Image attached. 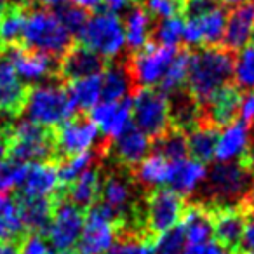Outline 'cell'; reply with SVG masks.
<instances>
[{"mask_svg":"<svg viewBox=\"0 0 254 254\" xmlns=\"http://www.w3.org/2000/svg\"><path fill=\"white\" fill-rule=\"evenodd\" d=\"M68 96L73 101L75 108L92 110L103 99L101 94V73L73 80L68 84Z\"/></svg>","mask_w":254,"mask_h":254,"instance_id":"e575fe53","label":"cell"},{"mask_svg":"<svg viewBox=\"0 0 254 254\" xmlns=\"http://www.w3.org/2000/svg\"><path fill=\"white\" fill-rule=\"evenodd\" d=\"M28 164H18L14 160H2L0 162V197H7L14 187H19L25 178Z\"/></svg>","mask_w":254,"mask_h":254,"instance_id":"b9f144b4","label":"cell"},{"mask_svg":"<svg viewBox=\"0 0 254 254\" xmlns=\"http://www.w3.org/2000/svg\"><path fill=\"white\" fill-rule=\"evenodd\" d=\"M216 145H218V127L207 122H200L188 132L187 146L190 159L200 164L211 162L214 159Z\"/></svg>","mask_w":254,"mask_h":254,"instance_id":"f1b7e54d","label":"cell"},{"mask_svg":"<svg viewBox=\"0 0 254 254\" xmlns=\"http://www.w3.org/2000/svg\"><path fill=\"white\" fill-rule=\"evenodd\" d=\"M18 247L19 254H51L46 239L42 235H35V233H26L18 242Z\"/></svg>","mask_w":254,"mask_h":254,"instance_id":"bcb514c9","label":"cell"},{"mask_svg":"<svg viewBox=\"0 0 254 254\" xmlns=\"http://www.w3.org/2000/svg\"><path fill=\"white\" fill-rule=\"evenodd\" d=\"M23 110L33 124L54 131V127L73 119L77 108L66 89L58 84H40L28 91Z\"/></svg>","mask_w":254,"mask_h":254,"instance_id":"277c9868","label":"cell"},{"mask_svg":"<svg viewBox=\"0 0 254 254\" xmlns=\"http://www.w3.org/2000/svg\"><path fill=\"white\" fill-rule=\"evenodd\" d=\"M239 247L242 254H254V216L247 219L246 225H244Z\"/></svg>","mask_w":254,"mask_h":254,"instance_id":"681fc988","label":"cell"},{"mask_svg":"<svg viewBox=\"0 0 254 254\" xmlns=\"http://www.w3.org/2000/svg\"><path fill=\"white\" fill-rule=\"evenodd\" d=\"M219 5L218 0H183V12L187 19L198 18Z\"/></svg>","mask_w":254,"mask_h":254,"instance_id":"c3c4849f","label":"cell"},{"mask_svg":"<svg viewBox=\"0 0 254 254\" xmlns=\"http://www.w3.org/2000/svg\"><path fill=\"white\" fill-rule=\"evenodd\" d=\"M71 5L75 7H80L84 11H92V9H98L99 4H101V0H68Z\"/></svg>","mask_w":254,"mask_h":254,"instance_id":"f5cc1de1","label":"cell"},{"mask_svg":"<svg viewBox=\"0 0 254 254\" xmlns=\"http://www.w3.org/2000/svg\"><path fill=\"white\" fill-rule=\"evenodd\" d=\"M5 153H7V134L0 132V162L5 157Z\"/></svg>","mask_w":254,"mask_h":254,"instance_id":"6f0895ef","label":"cell"},{"mask_svg":"<svg viewBox=\"0 0 254 254\" xmlns=\"http://www.w3.org/2000/svg\"><path fill=\"white\" fill-rule=\"evenodd\" d=\"M188 66H190V53L188 51H181L176 53L173 63L169 64L166 75H164L162 82H160V89L164 94H174V92L181 91L183 84H187L188 77Z\"/></svg>","mask_w":254,"mask_h":254,"instance_id":"d590c367","label":"cell"},{"mask_svg":"<svg viewBox=\"0 0 254 254\" xmlns=\"http://www.w3.org/2000/svg\"><path fill=\"white\" fill-rule=\"evenodd\" d=\"M60 185L56 166L51 162H37L26 166L25 178L19 187L23 197L54 198L60 195Z\"/></svg>","mask_w":254,"mask_h":254,"instance_id":"ffe728a7","label":"cell"},{"mask_svg":"<svg viewBox=\"0 0 254 254\" xmlns=\"http://www.w3.org/2000/svg\"><path fill=\"white\" fill-rule=\"evenodd\" d=\"M187 244H205L214 237V219L212 211L202 204H193L185 209V214L180 221Z\"/></svg>","mask_w":254,"mask_h":254,"instance_id":"603a6c76","label":"cell"},{"mask_svg":"<svg viewBox=\"0 0 254 254\" xmlns=\"http://www.w3.org/2000/svg\"><path fill=\"white\" fill-rule=\"evenodd\" d=\"M254 37V5L244 4L235 7L226 18L225 37H223V46L225 49L240 51L242 47L249 46Z\"/></svg>","mask_w":254,"mask_h":254,"instance_id":"7402d4cb","label":"cell"},{"mask_svg":"<svg viewBox=\"0 0 254 254\" xmlns=\"http://www.w3.org/2000/svg\"><path fill=\"white\" fill-rule=\"evenodd\" d=\"M82 46L101 58H117L126 47V33L120 18L113 12H98L87 19L80 32Z\"/></svg>","mask_w":254,"mask_h":254,"instance_id":"52a82bcc","label":"cell"},{"mask_svg":"<svg viewBox=\"0 0 254 254\" xmlns=\"http://www.w3.org/2000/svg\"><path fill=\"white\" fill-rule=\"evenodd\" d=\"M56 14L60 18V21L63 23V26L73 35H80V32L84 30L85 23H87L89 16L87 11L80 7H75L71 4H61L60 7L56 9Z\"/></svg>","mask_w":254,"mask_h":254,"instance_id":"7bdbcfd3","label":"cell"},{"mask_svg":"<svg viewBox=\"0 0 254 254\" xmlns=\"http://www.w3.org/2000/svg\"><path fill=\"white\" fill-rule=\"evenodd\" d=\"M98 127L85 117H73L68 122L61 124L58 131L54 129V143H56V153L64 157L80 155V153L91 152L98 139Z\"/></svg>","mask_w":254,"mask_h":254,"instance_id":"7c38bea8","label":"cell"},{"mask_svg":"<svg viewBox=\"0 0 254 254\" xmlns=\"http://www.w3.org/2000/svg\"><path fill=\"white\" fill-rule=\"evenodd\" d=\"M214 219V237L216 242L223 244L225 247H239L240 237L246 225V214L244 209L239 207H219L216 212H212Z\"/></svg>","mask_w":254,"mask_h":254,"instance_id":"4316f807","label":"cell"},{"mask_svg":"<svg viewBox=\"0 0 254 254\" xmlns=\"http://www.w3.org/2000/svg\"><path fill=\"white\" fill-rule=\"evenodd\" d=\"M251 148L253 146H251L249 127L242 120H235L221 127V132H218L214 159L218 160V164L242 162Z\"/></svg>","mask_w":254,"mask_h":254,"instance_id":"e0dca14e","label":"cell"},{"mask_svg":"<svg viewBox=\"0 0 254 254\" xmlns=\"http://www.w3.org/2000/svg\"><path fill=\"white\" fill-rule=\"evenodd\" d=\"M94 160H96L94 152H85V153H80V155L64 157V159L60 162V166L56 167L60 183L71 185L77 178H80L85 171L91 169Z\"/></svg>","mask_w":254,"mask_h":254,"instance_id":"f35d334b","label":"cell"},{"mask_svg":"<svg viewBox=\"0 0 254 254\" xmlns=\"http://www.w3.org/2000/svg\"><path fill=\"white\" fill-rule=\"evenodd\" d=\"M239 115L244 124H254V91H249L242 96Z\"/></svg>","mask_w":254,"mask_h":254,"instance_id":"f907efd6","label":"cell"},{"mask_svg":"<svg viewBox=\"0 0 254 254\" xmlns=\"http://www.w3.org/2000/svg\"><path fill=\"white\" fill-rule=\"evenodd\" d=\"M171 127L178 131H191L202 120V106L187 89L171 94L169 98Z\"/></svg>","mask_w":254,"mask_h":254,"instance_id":"484cf974","label":"cell"},{"mask_svg":"<svg viewBox=\"0 0 254 254\" xmlns=\"http://www.w3.org/2000/svg\"><path fill=\"white\" fill-rule=\"evenodd\" d=\"M5 60L12 64L14 71L21 82H44L49 80L51 77L58 73V64L54 58L47 56V54L37 53V51H30L26 47H12L7 51Z\"/></svg>","mask_w":254,"mask_h":254,"instance_id":"9a60e30c","label":"cell"},{"mask_svg":"<svg viewBox=\"0 0 254 254\" xmlns=\"http://www.w3.org/2000/svg\"><path fill=\"white\" fill-rule=\"evenodd\" d=\"M54 254H77V253H73V251H56Z\"/></svg>","mask_w":254,"mask_h":254,"instance_id":"94428289","label":"cell"},{"mask_svg":"<svg viewBox=\"0 0 254 254\" xmlns=\"http://www.w3.org/2000/svg\"><path fill=\"white\" fill-rule=\"evenodd\" d=\"M253 39H254V37H253Z\"/></svg>","mask_w":254,"mask_h":254,"instance_id":"be15d7a7","label":"cell"},{"mask_svg":"<svg viewBox=\"0 0 254 254\" xmlns=\"http://www.w3.org/2000/svg\"><path fill=\"white\" fill-rule=\"evenodd\" d=\"M5 5H7V2H5V0H0V14H2V11L5 9Z\"/></svg>","mask_w":254,"mask_h":254,"instance_id":"91938a15","label":"cell"},{"mask_svg":"<svg viewBox=\"0 0 254 254\" xmlns=\"http://www.w3.org/2000/svg\"><path fill=\"white\" fill-rule=\"evenodd\" d=\"M134 87L126 64H110L101 73L103 101H122Z\"/></svg>","mask_w":254,"mask_h":254,"instance_id":"1f68e13d","label":"cell"},{"mask_svg":"<svg viewBox=\"0 0 254 254\" xmlns=\"http://www.w3.org/2000/svg\"><path fill=\"white\" fill-rule=\"evenodd\" d=\"M7 153L18 164L49 162L56 155L54 131L28 119L19 120L7 132Z\"/></svg>","mask_w":254,"mask_h":254,"instance_id":"3957f363","label":"cell"},{"mask_svg":"<svg viewBox=\"0 0 254 254\" xmlns=\"http://www.w3.org/2000/svg\"><path fill=\"white\" fill-rule=\"evenodd\" d=\"M226 11L218 5L212 11L185 21L183 42L190 47H216L223 42L226 28Z\"/></svg>","mask_w":254,"mask_h":254,"instance_id":"4fadbf2b","label":"cell"},{"mask_svg":"<svg viewBox=\"0 0 254 254\" xmlns=\"http://www.w3.org/2000/svg\"><path fill=\"white\" fill-rule=\"evenodd\" d=\"M183 197L169 188H159L152 191L143 209V232L150 240L180 225L185 214Z\"/></svg>","mask_w":254,"mask_h":254,"instance_id":"8992f818","label":"cell"},{"mask_svg":"<svg viewBox=\"0 0 254 254\" xmlns=\"http://www.w3.org/2000/svg\"><path fill=\"white\" fill-rule=\"evenodd\" d=\"M233 75L232 53L225 47H202L190 54L187 91L200 105L207 103Z\"/></svg>","mask_w":254,"mask_h":254,"instance_id":"6da1fadb","label":"cell"},{"mask_svg":"<svg viewBox=\"0 0 254 254\" xmlns=\"http://www.w3.org/2000/svg\"><path fill=\"white\" fill-rule=\"evenodd\" d=\"M23 42L30 51L63 58L71 49V33L63 26L56 12L46 7H33L26 14Z\"/></svg>","mask_w":254,"mask_h":254,"instance_id":"7a4b0ae2","label":"cell"},{"mask_svg":"<svg viewBox=\"0 0 254 254\" xmlns=\"http://www.w3.org/2000/svg\"><path fill=\"white\" fill-rule=\"evenodd\" d=\"M171 162L159 153L148 155L141 164L136 166V180L146 188H157L169 183Z\"/></svg>","mask_w":254,"mask_h":254,"instance_id":"836d02e7","label":"cell"},{"mask_svg":"<svg viewBox=\"0 0 254 254\" xmlns=\"http://www.w3.org/2000/svg\"><path fill=\"white\" fill-rule=\"evenodd\" d=\"M207 180V167L193 159H181L171 162L169 174V190L176 191L178 195H191L204 181Z\"/></svg>","mask_w":254,"mask_h":254,"instance_id":"cb8c5ba5","label":"cell"},{"mask_svg":"<svg viewBox=\"0 0 254 254\" xmlns=\"http://www.w3.org/2000/svg\"><path fill=\"white\" fill-rule=\"evenodd\" d=\"M39 7H46V9H51V7H60L63 4V0H35Z\"/></svg>","mask_w":254,"mask_h":254,"instance_id":"9f6ffc18","label":"cell"},{"mask_svg":"<svg viewBox=\"0 0 254 254\" xmlns=\"http://www.w3.org/2000/svg\"><path fill=\"white\" fill-rule=\"evenodd\" d=\"M26 235L18 202L11 197H0V242L18 244Z\"/></svg>","mask_w":254,"mask_h":254,"instance_id":"d6a6232c","label":"cell"},{"mask_svg":"<svg viewBox=\"0 0 254 254\" xmlns=\"http://www.w3.org/2000/svg\"><path fill=\"white\" fill-rule=\"evenodd\" d=\"M253 5H254V0H253Z\"/></svg>","mask_w":254,"mask_h":254,"instance_id":"6125c7cd","label":"cell"},{"mask_svg":"<svg viewBox=\"0 0 254 254\" xmlns=\"http://www.w3.org/2000/svg\"><path fill=\"white\" fill-rule=\"evenodd\" d=\"M124 230L122 219L105 204H94L85 214V225L77 242V254H105Z\"/></svg>","mask_w":254,"mask_h":254,"instance_id":"5b68a950","label":"cell"},{"mask_svg":"<svg viewBox=\"0 0 254 254\" xmlns=\"http://www.w3.org/2000/svg\"><path fill=\"white\" fill-rule=\"evenodd\" d=\"M237 87L244 91H254V44L242 47L237 51V56L233 58V75Z\"/></svg>","mask_w":254,"mask_h":254,"instance_id":"8d00e7d4","label":"cell"},{"mask_svg":"<svg viewBox=\"0 0 254 254\" xmlns=\"http://www.w3.org/2000/svg\"><path fill=\"white\" fill-rule=\"evenodd\" d=\"M103 68H105V61L101 56L84 46H71V49L61 58V63L58 64V75L64 80L73 82L99 75Z\"/></svg>","mask_w":254,"mask_h":254,"instance_id":"d6986e66","label":"cell"},{"mask_svg":"<svg viewBox=\"0 0 254 254\" xmlns=\"http://www.w3.org/2000/svg\"><path fill=\"white\" fill-rule=\"evenodd\" d=\"M54 198H39V197H23L18 200L19 214L26 233L42 235L47 233L54 212Z\"/></svg>","mask_w":254,"mask_h":254,"instance_id":"d4e9b609","label":"cell"},{"mask_svg":"<svg viewBox=\"0 0 254 254\" xmlns=\"http://www.w3.org/2000/svg\"><path fill=\"white\" fill-rule=\"evenodd\" d=\"M181 254H233L232 249L225 247L216 240H209L205 244H185Z\"/></svg>","mask_w":254,"mask_h":254,"instance_id":"7dc6e473","label":"cell"},{"mask_svg":"<svg viewBox=\"0 0 254 254\" xmlns=\"http://www.w3.org/2000/svg\"><path fill=\"white\" fill-rule=\"evenodd\" d=\"M183 30H185V21L180 16H176V18L162 19L157 25L153 35H155V40L159 46L176 49L183 42Z\"/></svg>","mask_w":254,"mask_h":254,"instance_id":"60d3db41","label":"cell"},{"mask_svg":"<svg viewBox=\"0 0 254 254\" xmlns=\"http://www.w3.org/2000/svg\"><path fill=\"white\" fill-rule=\"evenodd\" d=\"M0 254H19L18 244H12V242H0Z\"/></svg>","mask_w":254,"mask_h":254,"instance_id":"11a10c76","label":"cell"},{"mask_svg":"<svg viewBox=\"0 0 254 254\" xmlns=\"http://www.w3.org/2000/svg\"><path fill=\"white\" fill-rule=\"evenodd\" d=\"M242 205H244V212L249 211L254 214V181H253V185H251L249 191L246 193V197L242 198Z\"/></svg>","mask_w":254,"mask_h":254,"instance_id":"db71d44e","label":"cell"},{"mask_svg":"<svg viewBox=\"0 0 254 254\" xmlns=\"http://www.w3.org/2000/svg\"><path fill=\"white\" fill-rule=\"evenodd\" d=\"M101 185L103 180L99 171L91 167L80 178H77L73 183L68 185L66 200H70L71 204H75L80 209L92 207L101 193Z\"/></svg>","mask_w":254,"mask_h":254,"instance_id":"f546056e","label":"cell"},{"mask_svg":"<svg viewBox=\"0 0 254 254\" xmlns=\"http://www.w3.org/2000/svg\"><path fill=\"white\" fill-rule=\"evenodd\" d=\"M145 11L153 18L169 19L183 12V0H145Z\"/></svg>","mask_w":254,"mask_h":254,"instance_id":"f6af8a7d","label":"cell"},{"mask_svg":"<svg viewBox=\"0 0 254 254\" xmlns=\"http://www.w3.org/2000/svg\"><path fill=\"white\" fill-rule=\"evenodd\" d=\"M153 253V240L138 233H120L117 242L105 254H150Z\"/></svg>","mask_w":254,"mask_h":254,"instance_id":"ab89813d","label":"cell"},{"mask_svg":"<svg viewBox=\"0 0 254 254\" xmlns=\"http://www.w3.org/2000/svg\"><path fill=\"white\" fill-rule=\"evenodd\" d=\"M124 33H126V44L132 51H139L148 46L150 35H152V16L145 11L143 5H134L126 14Z\"/></svg>","mask_w":254,"mask_h":254,"instance_id":"4dcf8cb0","label":"cell"},{"mask_svg":"<svg viewBox=\"0 0 254 254\" xmlns=\"http://www.w3.org/2000/svg\"><path fill=\"white\" fill-rule=\"evenodd\" d=\"M28 5L25 4H7L0 14V49L9 51L18 47L23 40Z\"/></svg>","mask_w":254,"mask_h":254,"instance_id":"83f0119b","label":"cell"},{"mask_svg":"<svg viewBox=\"0 0 254 254\" xmlns=\"http://www.w3.org/2000/svg\"><path fill=\"white\" fill-rule=\"evenodd\" d=\"M132 101V122L148 138H160L171 129L169 96L159 89H138Z\"/></svg>","mask_w":254,"mask_h":254,"instance_id":"ba28073f","label":"cell"},{"mask_svg":"<svg viewBox=\"0 0 254 254\" xmlns=\"http://www.w3.org/2000/svg\"><path fill=\"white\" fill-rule=\"evenodd\" d=\"M28 89L18 77L12 64L5 58L0 60V120L9 119L23 112Z\"/></svg>","mask_w":254,"mask_h":254,"instance_id":"2e32d148","label":"cell"},{"mask_svg":"<svg viewBox=\"0 0 254 254\" xmlns=\"http://www.w3.org/2000/svg\"><path fill=\"white\" fill-rule=\"evenodd\" d=\"M218 2L225 5V7H232V9L240 7V5L247 4V0H218Z\"/></svg>","mask_w":254,"mask_h":254,"instance_id":"680465c9","label":"cell"},{"mask_svg":"<svg viewBox=\"0 0 254 254\" xmlns=\"http://www.w3.org/2000/svg\"><path fill=\"white\" fill-rule=\"evenodd\" d=\"M84 225V209L71 204L63 195H58L54 202L53 219L47 230V239L51 246L56 251H70V247H73L80 239Z\"/></svg>","mask_w":254,"mask_h":254,"instance_id":"30bf717a","label":"cell"},{"mask_svg":"<svg viewBox=\"0 0 254 254\" xmlns=\"http://www.w3.org/2000/svg\"><path fill=\"white\" fill-rule=\"evenodd\" d=\"M91 122L106 136V143L113 141L132 126V101L129 98L122 101L101 99L91 110Z\"/></svg>","mask_w":254,"mask_h":254,"instance_id":"5bb4252c","label":"cell"},{"mask_svg":"<svg viewBox=\"0 0 254 254\" xmlns=\"http://www.w3.org/2000/svg\"><path fill=\"white\" fill-rule=\"evenodd\" d=\"M106 148H112V153L120 164L129 167H136L148 157L152 148L150 138L132 124L127 131H124L119 138L106 143Z\"/></svg>","mask_w":254,"mask_h":254,"instance_id":"44dd1931","label":"cell"},{"mask_svg":"<svg viewBox=\"0 0 254 254\" xmlns=\"http://www.w3.org/2000/svg\"><path fill=\"white\" fill-rule=\"evenodd\" d=\"M101 2L110 9V12L115 14V12L122 11V9H127L134 0H101Z\"/></svg>","mask_w":254,"mask_h":254,"instance_id":"816d5d0a","label":"cell"},{"mask_svg":"<svg viewBox=\"0 0 254 254\" xmlns=\"http://www.w3.org/2000/svg\"><path fill=\"white\" fill-rule=\"evenodd\" d=\"M185 244L187 242H185L183 232L178 225L176 228L153 239V251H157V254H180Z\"/></svg>","mask_w":254,"mask_h":254,"instance_id":"ee69618b","label":"cell"},{"mask_svg":"<svg viewBox=\"0 0 254 254\" xmlns=\"http://www.w3.org/2000/svg\"><path fill=\"white\" fill-rule=\"evenodd\" d=\"M253 185V171L242 162L216 164L207 173L209 193L218 202H233L244 198Z\"/></svg>","mask_w":254,"mask_h":254,"instance_id":"8fae6325","label":"cell"},{"mask_svg":"<svg viewBox=\"0 0 254 254\" xmlns=\"http://www.w3.org/2000/svg\"><path fill=\"white\" fill-rule=\"evenodd\" d=\"M155 153L162 155L169 162L187 159L188 146H187V134L183 131H178L171 127L169 131L164 132L160 138L155 139Z\"/></svg>","mask_w":254,"mask_h":254,"instance_id":"74e56055","label":"cell"},{"mask_svg":"<svg viewBox=\"0 0 254 254\" xmlns=\"http://www.w3.org/2000/svg\"><path fill=\"white\" fill-rule=\"evenodd\" d=\"M176 53L178 51L173 47H164L159 44H148L143 49L136 51L131 56V61L126 64L131 75L132 85L138 89L160 85Z\"/></svg>","mask_w":254,"mask_h":254,"instance_id":"9c48e42d","label":"cell"},{"mask_svg":"<svg viewBox=\"0 0 254 254\" xmlns=\"http://www.w3.org/2000/svg\"><path fill=\"white\" fill-rule=\"evenodd\" d=\"M240 101H242L240 89L230 84L225 85L207 103H204L200 122H207L214 127H225L228 124L235 122V119L239 117Z\"/></svg>","mask_w":254,"mask_h":254,"instance_id":"ac0fdd59","label":"cell"}]
</instances>
